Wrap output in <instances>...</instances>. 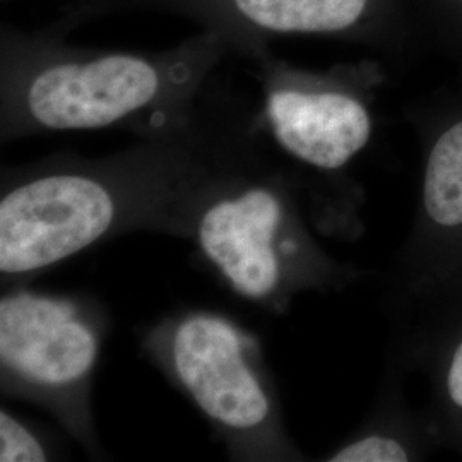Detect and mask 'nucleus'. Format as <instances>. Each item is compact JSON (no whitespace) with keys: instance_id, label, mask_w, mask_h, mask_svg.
I'll use <instances>...</instances> for the list:
<instances>
[{"instance_id":"2","label":"nucleus","mask_w":462,"mask_h":462,"mask_svg":"<svg viewBox=\"0 0 462 462\" xmlns=\"http://www.w3.org/2000/svg\"><path fill=\"white\" fill-rule=\"evenodd\" d=\"M230 49L200 30L175 47H86L47 26H0V141L81 131L137 139L183 133L198 122Z\"/></svg>"},{"instance_id":"3","label":"nucleus","mask_w":462,"mask_h":462,"mask_svg":"<svg viewBox=\"0 0 462 462\" xmlns=\"http://www.w3.org/2000/svg\"><path fill=\"white\" fill-rule=\"evenodd\" d=\"M293 183L252 122L240 156L199 209L190 240L231 291L282 314L309 291H337L358 271L314 235Z\"/></svg>"},{"instance_id":"11","label":"nucleus","mask_w":462,"mask_h":462,"mask_svg":"<svg viewBox=\"0 0 462 462\" xmlns=\"http://www.w3.org/2000/svg\"><path fill=\"white\" fill-rule=\"evenodd\" d=\"M2 2H14V0H2Z\"/></svg>"},{"instance_id":"4","label":"nucleus","mask_w":462,"mask_h":462,"mask_svg":"<svg viewBox=\"0 0 462 462\" xmlns=\"http://www.w3.org/2000/svg\"><path fill=\"white\" fill-rule=\"evenodd\" d=\"M261 101L252 122L276 151L317 233L353 238L362 231L364 192L346 170L368 146L374 120L364 97L337 79L314 78L271 49L247 60Z\"/></svg>"},{"instance_id":"10","label":"nucleus","mask_w":462,"mask_h":462,"mask_svg":"<svg viewBox=\"0 0 462 462\" xmlns=\"http://www.w3.org/2000/svg\"><path fill=\"white\" fill-rule=\"evenodd\" d=\"M53 459L49 442L16 414L0 410V461L38 462Z\"/></svg>"},{"instance_id":"1","label":"nucleus","mask_w":462,"mask_h":462,"mask_svg":"<svg viewBox=\"0 0 462 462\" xmlns=\"http://www.w3.org/2000/svg\"><path fill=\"white\" fill-rule=\"evenodd\" d=\"M250 133V110L213 84L183 133L99 158L59 152L0 171V276L9 286L133 231L190 240L199 209Z\"/></svg>"},{"instance_id":"5","label":"nucleus","mask_w":462,"mask_h":462,"mask_svg":"<svg viewBox=\"0 0 462 462\" xmlns=\"http://www.w3.org/2000/svg\"><path fill=\"white\" fill-rule=\"evenodd\" d=\"M143 349L242 461H305L290 439L257 337L230 317L185 310L143 334Z\"/></svg>"},{"instance_id":"7","label":"nucleus","mask_w":462,"mask_h":462,"mask_svg":"<svg viewBox=\"0 0 462 462\" xmlns=\"http://www.w3.org/2000/svg\"><path fill=\"white\" fill-rule=\"evenodd\" d=\"M397 273L408 301L462 284V118L447 125L427 152Z\"/></svg>"},{"instance_id":"8","label":"nucleus","mask_w":462,"mask_h":462,"mask_svg":"<svg viewBox=\"0 0 462 462\" xmlns=\"http://www.w3.org/2000/svg\"><path fill=\"white\" fill-rule=\"evenodd\" d=\"M410 303L418 326L397 355L427 377L425 413L437 444L462 456V284Z\"/></svg>"},{"instance_id":"6","label":"nucleus","mask_w":462,"mask_h":462,"mask_svg":"<svg viewBox=\"0 0 462 462\" xmlns=\"http://www.w3.org/2000/svg\"><path fill=\"white\" fill-rule=\"evenodd\" d=\"M108 328L97 300L16 284L0 298L2 394L49 411L89 454H99L91 391Z\"/></svg>"},{"instance_id":"9","label":"nucleus","mask_w":462,"mask_h":462,"mask_svg":"<svg viewBox=\"0 0 462 462\" xmlns=\"http://www.w3.org/2000/svg\"><path fill=\"white\" fill-rule=\"evenodd\" d=\"M401 364L394 358L385 375L375 411L346 442L324 457L328 462H411L427 459L439 446L425 411L406 401L399 379Z\"/></svg>"}]
</instances>
